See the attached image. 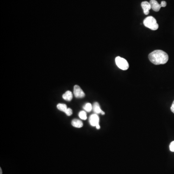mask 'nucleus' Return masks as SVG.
Segmentation results:
<instances>
[{
	"label": "nucleus",
	"instance_id": "obj_1",
	"mask_svg": "<svg viewBox=\"0 0 174 174\" xmlns=\"http://www.w3.org/2000/svg\"><path fill=\"white\" fill-rule=\"evenodd\" d=\"M148 59L155 65L165 64L169 59L168 54L162 50H155L148 55Z\"/></svg>",
	"mask_w": 174,
	"mask_h": 174
},
{
	"label": "nucleus",
	"instance_id": "obj_5",
	"mask_svg": "<svg viewBox=\"0 0 174 174\" xmlns=\"http://www.w3.org/2000/svg\"><path fill=\"white\" fill-rule=\"evenodd\" d=\"M89 122L90 125L96 127L97 125H99V117L98 114H92L89 118Z\"/></svg>",
	"mask_w": 174,
	"mask_h": 174
},
{
	"label": "nucleus",
	"instance_id": "obj_11",
	"mask_svg": "<svg viewBox=\"0 0 174 174\" xmlns=\"http://www.w3.org/2000/svg\"><path fill=\"white\" fill-rule=\"evenodd\" d=\"M57 107L58 109L63 112H65V111L68 108L67 105L64 104H58L57 105Z\"/></svg>",
	"mask_w": 174,
	"mask_h": 174
},
{
	"label": "nucleus",
	"instance_id": "obj_7",
	"mask_svg": "<svg viewBox=\"0 0 174 174\" xmlns=\"http://www.w3.org/2000/svg\"><path fill=\"white\" fill-rule=\"evenodd\" d=\"M152 9L155 12H158L161 8V5L159 4L156 0H151L149 2Z\"/></svg>",
	"mask_w": 174,
	"mask_h": 174
},
{
	"label": "nucleus",
	"instance_id": "obj_17",
	"mask_svg": "<svg viewBox=\"0 0 174 174\" xmlns=\"http://www.w3.org/2000/svg\"><path fill=\"white\" fill-rule=\"evenodd\" d=\"M171 110L173 113H174V101H173L171 107Z\"/></svg>",
	"mask_w": 174,
	"mask_h": 174
},
{
	"label": "nucleus",
	"instance_id": "obj_19",
	"mask_svg": "<svg viewBox=\"0 0 174 174\" xmlns=\"http://www.w3.org/2000/svg\"><path fill=\"white\" fill-rule=\"evenodd\" d=\"M2 168H0V174H2Z\"/></svg>",
	"mask_w": 174,
	"mask_h": 174
},
{
	"label": "nucleus",
	"instance_id": "obj_12",
	"mask_svg": "<svg viewBox=\"0 0 174 174\" xmlns=\"http://www.w3.org/2000/svg\"><path fill=\"white\" fill-rule=\"evenodd\" d=\"M83 108L86 112H90L91 111V110H93V105H91V104L87 103L83 107Z\"/></svg>",
	"mask_w": 174,
	"mask_h": 174
},
{
	"label": "nucleus",
	"instance_id": "obj_9",
	"mask_svg": "<svg viewBox=\"0 0 174 174\" xmlns=\"http://www.w3.org/2000/svg\"><path fill=\"white\" fill-rule=\"evenodd\" d=\"M93 110L94 112L95 113V114H101L102 111L100 104L97 102H95L93 104Z\"/></svg>",
	"mask_w": 174,
	"mask_h": 174
},
{
	"label": "nucleus",
	"instance_id": "obj_15",
	"mask_svg": "<svg viewBox=\"0 0 174 174\" xmlns=\"http://www.w3.org/2000/svg\"><path fill=\"white\" fill-rule=\"evenodd\" d=\"M169 148L171 152H174V141H172L171 143L170 144Z\"/></svg>",
	"mask_w": 174,
	"mask_h": 174
},
{
	"label": "nucleus",
	"instance_id": "obj_2",
	"mask_svg": "<svg viewBox=\"0 0 174 174\" xmlns=\"http://www.w3.org/2000/svg\"><path fill=\"white\" fill-rule=\"evenodd\" d=\"M143 24L145 27L153 31H156L159 28V25L157 22L156 20L152 16L147 17L144 20Z\"/></svg>",
	"mask_w": 174,
	"mask_h": 174
},
{
	"label": "nucleus",
	"instance_id": "obj_16",
	"mask_svg": "<svg viewBox=\"0 0 174 174\" xmlns=\"http://www.w3.org/2000/svg\"><path fill=\"white\" fill-rule=\"evenodd\" d=\"M160 5H161V7H165L166 6L167 3H166V2L165 1H162L161 2V4H160Z\"/></svg>",
	"mask_w": 174,
	"mask_h": 174
},
{
	"label": "nucleus",
	"instance_id": "obj_3",
	"mask_svg": "<svg viewBox=\"0 0 174 174\" xmlns=\"http://www.w3.org/2000/svg\"><path fill=\"white\" fill-rule=\"evenodd\" d=\"M115 63L120 69L122 70H127L129 68V65L128 62L124 58L118 56L115 59Z\"/></svg>",
	"mask_w": 174,
	"mask_h": 174
},
{
	"label": "nucleus",
	"instance_id": "obj_6",
	"mask_svg": "<svg viewBox=\"0 0 174 174\" xmlns=\"http://www.w3.org/2000/svg\"><path fill=\"white\" fill-rule=\"evenodd\" d=\"M141 6L143 9L144 14L146 15H148L149 13V10L152 9L150 3L147 1L143 2L141 3Z\"/></svg>",
	"mask_w": 174,
	"mask_h": 174
},
{
	"label": "nucleus",
	"instance_id": "obj_14",
	"mask_svg": "<svg viewBox=\"0 0 174 174\" xmlns=\"http://www.w3.org/2000/svg\"><path fill=\"white\" fill-rule=\"evenodd\" d=\"M65 114L67 116H70L73 114V110L72 109H71L70 108H68L67 110L65 111Z\"/></svg>",
	"mask_w": 174,
	"mask_h": 174
},
{
	"label": "nucleus",
	"instance_id": "obj_20",
	"mask_svg": "<svg viewBox=\"0 0 174 174\" xmlns=\"http://www.w3.org/2000/svg\"><path fill=\"white\" fill-rule=\"evenodd\" d=\"M101 114H102V115H104V114H105V113H104V112L103 111H102Z\"/></svg>",
	"mask_w": 174,
	"mask_h": 174
},
{
	"label": "nucleus",
	"instance_id": "obj_13",
	"mask_svg": "<svg viewBox=\"0 0 174 174\" xmlns=\"http://www.w3.org/2000/svg\"><path fill=\"white\" fill-rule=\"evenodd\" d=\"M79 117L82 120H86L87 118L86 112L85 111H81L78 114Z\"/></svg>",
	"mask_w": 174,
	"mask_h": 174
},
{
	"label": "nucleus",
	"instance_id": "obj_4",
	"mask_svg": "<svg viewBox=\"0 0 174 174\" xmlns=\"http://www.w3.org/2000/svg\"><path fill=\"white\" fill-rule=\"evenodd\" d=\"M73 94L77 98H83L85 96V94L81 88L77 85H76L73 87Z\"/></svg>",
	"mask_w": 174,
	"mask_h": 174
},
{
	"label": "nucleus",
	"instance_id": "obj_10",
	"mask_svg": "<svg viewBox=\"0 0 174 174\" xmlns=\"http://www.w3.org/2000/svg\"><path fill=\"white\" fill-rule=\"evenodd\" d=\"M63 98L67 101H70L73 99V94L71 91L68 90L63 95Z\"/></svg>",
	"mask_w": 174,
	"mask_h": 174
},
{
	"label": "nucleus",
	"instance_id": "obj_18",
	"mask_svg": "<svg viewBox=\"0 0 174 174\" xmlns=\"http://www.w3.org/2000/svg\"><path fill=\"white\" fill-rule=\"evenodd\" d=\"M96 129L98 130V129H100V126L99 125H97L96 126Z\"/></svg>",
	"mask_w": 174,
	"mask_h": 174
},
{
	"label": "nucleus",
	"instance_id": "obj_8",
	"mask_svg": "<svg viewBox=\"0 0 174 174\" xmlns=\"http://www.w3.org/2000/svg\"><path fill=\"white\" fill-rule=\"evenodd\" d=\"M71 124L72 125L73 127L75 128H80L83 127V122H82V121L80 120H77V119H73L72 122Z\"/></svg>",
	"mask_w": 174,
	"mask_h": 174
}]
</instances>
